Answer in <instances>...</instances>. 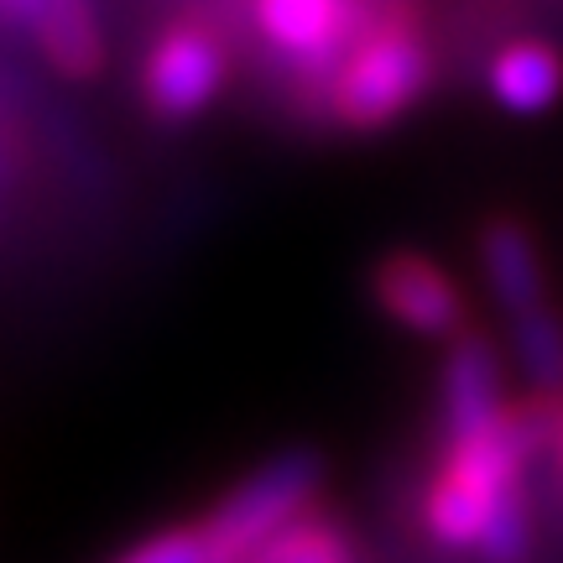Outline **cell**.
<instances>
[{
	"mask_svg": "<svg viewBox=\"0 0 563 563\" xmlns=\"http://www.w3.org/2000/svg\"><path fill=\"white\" fill-rule=\"evenodd\" d=\"M47 0H0V26H11V32H32V21Z\"/></svg>",
	"mask_w": 563,
	"mask_h": 563,
	"instance_id": "obj_14",
	"label": "cell"
},
{
	"mask_svg": "<svg viewBox=\"0 0 563 563\" xmlns=\"http://www.w3.org/2000/svg\"><path fill=\"white\" fill-rule=\"evenodd\" d=\"M559 418L563 397H527L481 433L443 439L418 501L422 532L439 548H481L501 506L527 496V470L553 454Z\"/></svg>",
	"mask_w": 563,
	"mask_h": 563,
	"instance_id": "obj_1",
	"label": "cell"
},
{
	"mask_svg": "<svg viewBox=\"0 0 563 563\" xmlns=\"http://www.w3.org/2000/svg\"><path fill=\"white\" fill-rule=\"evenodd\" d=\"M428 84H433V47L422 37V26L407 11H382V21L334 68L323 115L340 131L371 136V131L402 121L428 95Z\"/></svg>",
	"mask_w": 563,
	"mask_h": 563,
	"instance_id": "obj_2",
	"label": "cell"
},
{
	"mask_svg": "<svg viewBox=\"0 0 563 563\" xmlns=\"http://www.w3.org/2000/svg\"><path fill=\"white\" fill-rule=\"evenodd\" d=\"M241 563H365L361 538L329 517V511H308L298 522H287L277 538H266L262 548H251Z\"/></svg>",
	"mask_w": 563,
	"mask_h": 563,
	"instance_id": "obj_11",
	"label": "cell"
},
{
	"mask_svg": "<svg viewBox=\"0 0 563 563\" xmlns=\"http://www.w3.org/2000/svg\"><path fill=\"white\" fill-rule=\"evenodd\" d=\"M511 329V355L527 371V382L538 397H563V319L553 302L532 308L522 319L506 323Z\"/></svg>",
	"mask_w": 563,
	"mask_h": 563,
	"instance_id": "obj_12",
	"label": "cell"
},
{
	"mask_svg": "<svg viewBox=\"0 0 563 563\" xmlns=\"http://www.w3.org/2000/svg\"><path fill=\"white\" fill-rule=\"evenodd\" d=\"M475 262H481L485 292L490 302L506 313V323L543 308L548 302V277H543V251L532 241V230L522 220H485L481 245H475Z\"/></svg>",
	"mask_w": 563,
	"mask_h": 563,
	"instance_id": "obj_8",
	"label": "cell"
},
{
	"mask_svg": "<svg viewBox=\"0 0 563 563\" xmlns=\"http://www.w3.org/2000/svg\"><path fill=\"white\" fill-rule=\"evenodd\" d=\"M506 386H501V355L496 344L464 329L460 340H449L439 371V428L443 439H464L481 433L506 412Z\"/></svg>",
	"mask_w": 563,
	"mask_h": 563,
	"instance_id": "obj_7",
	"label": "cell"
},
{
	"mask_svg": "<svg viewBox=\"0 0 563 563\" xmlns=\"http://www.w3.org/2000/svg\"><path fill=\"white\" fill-rule=\"evenodd\" d=\"M26 37L42 47V58L63 79H95L104 68V32L95 16V0H47Z\"/></svg>",
	"mask_w": 563,
	"mask_h": 563,
	"instance_id": "obj_10",
	"label": "cell"
},
{
	"mask_svg": "<svg viewBox=\"0 0 563 563\" xmlns=\"http://www.w3.org/2000/svg\"><path fill=\"white\" fill-rule=\"evenodd\" d=\"M371 298L386 319L418 340H460L470 329V298L454 272L422 251H386L371 266Z\"/></svg>",
	"mask_w": 563,
	"mask_h": 563,
	"instance_id": "obj_6",
	"label": "cell"
},
{
	"mask_svg": "<svg viewBox=\"0 0 563 563\" xmlns=\"http://www.w3.org/2000/svg\"><path fill=\"white\" fill-rule=\"evenodd\" d=\"M376 0H256V32L287 63L292 89L323 110L329 79L344 53L382 21Z\"/></svg>",
	"mask_w": 563,
	"mask_h": 563,
	"instance_id": "obj_4",
	"label": "cell"
},
{
	"mask_svg": "<svg viewBox=\"0 0 563 563\" xmlns=\"http://www.w3.org/2000/svg\"><path fill=\"white\" fill-rule=\"evenodd\" d=\"M110 563H220V559H214V548L203 538V527L188 522V527H167V532L141 538V543H131L121 559Z\"/></svg>",
	"mask_w": 563,
	"mask_h": 563,
	"instance_id": "obj_13",
	"label": "cell"
},
{
	"mask_svg": "<svg viewBox=\"0 0 563 563\" xmlns=\"http://www.w3.org/2000/svg\"><path fill=\"white\" fill-rule=\"evenodd\" d=\"M485 84H490V100L511 110V115H543L563 95V53L532 37L506 42L501 53L490 58Z\"/></svg>",
	"mask_w": 563,
	"mask_h": 563,
	"instance_id": "obj_9",
	"label": "cell"
},
{
	"mask_svg": "<svg viewBox=\"0 0 563 563\" xmlns=\"http://www.w3.org/2000/svg\"><path fill=\"white\" fill-rule=\"evenodd\" d=\"M553 470H559V485H563V418H559V439H553Z\"/></svg>",
	"mask_w": 563,
	"mask_h": 563,
	"instance_id": "obj_15",
	"label": "cell"
},
{
	"mask_svg": "<svg viewBox=\"0 0 563 563\" xmlns=\"http://www.w3.org/2000/svg\"><path fill=\"white\" fill-rule=\"evenodd\" d=\"M230 79V53L209 21H173L141 63V100L167 125L199 121Z\"/></svg>",
	"mask_w": 563,
	"mask_h": 563,
	"instance_id": "obj_5",
	"label": "cell"
},
{
	"mask_svg": "<svg viewBox=\"0 0 563 563\" xmlns=\"http://www.w3.org/2000/svg\"><path fill=\"white\" fill-rule=\"evenodd\" d=\"M319 490H323V460L313 449H287L277 460H266L262 470H251L224 501L209 506V517H199V527L209 548H214V559L241 563L251 548L277 538L287 522L308 517L319 506Z\"/></svg>",
	"mask_w": 563,
	"mask_h": 563,
	"instance_id": "obj_3",
	"label": "cell"
}]
</instances>
